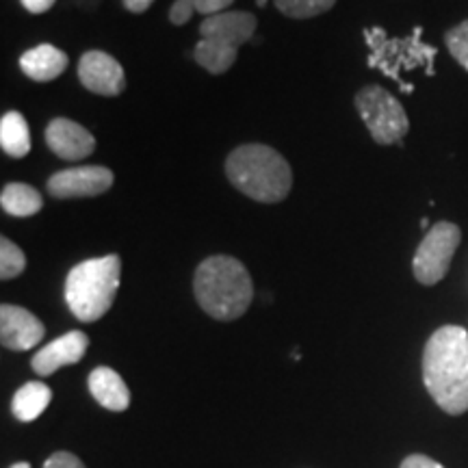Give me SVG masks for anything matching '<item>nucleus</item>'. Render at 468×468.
Masks as SVG:
<instances>
[{"label": "nucleus", "mask_w": 468, "mask_h": 468, "mask_svg": "<svg viewBox=\"0 0 468 468\" xmlns=\"http://www.w3.org/2000/svg\"><path fill=\"white\" fill-rule=\"evenodd\" d=\"M423 382L447 414L468 410V332L444 325L431 335L423 351Z\"/></svg>", "instance_id": "1"}, {"label": "nucleus", "mask_w": 468, "mask_h": 468, "mask_svg": "<svg viewBox=\"0 0 468 468\" xmlns=\"http://www.w3.org/2000/svg\"><path fill=\"white\" fill-rule=\"evenodd\" d=\"M196 300L204 313L218 321L243 317L254 297L250 271L232 256H210L196 269Z\"/></svg>", "instance_id": "2"}, {"label": "nucleus", "mask_w": 468, "mask_h": 468, "mask_svg": "<svg viewBox=\"0 0 468 468\" xmlns=\"http://www.w3.org/2000/svg\"><path fill=\"white\" fill-rule=\"evenodd\" d=\"M230 185L254 202L278 204L291 193L292 172L278 150L262 144H245L226 161Z\"/></svg>", "instance_id": "3"}, {"label": "nucleus", "mask_w": 468, "mask_h": 468, "mask_svg": "<svg viewBox=\"0 0 468 468\" xmlns=\"http://www.w3.org/2000/svg\"><path fill=\"white\" fill-rule=\"evenodd\" d=\"M122 278L117 254L90 259L72 267L66 278V302L72 314L83 324L102 319L113 306Z\"/></svg>", "instance_id": "4"}, {"label": "nucleus", "mask_w": 468, "mask_h": 468, "mask_svg": "<svg viewBox=\"0 0 468 468\" xmlns=\"http://www.w3.org/2000/svg\"><path fill=\"white\" fill-rule=\"evenodd\" d=\"M256 31V17L250 11H224L208 16L200 25V42L196 44V61L210 74H224L237 61L239 48L250 42Z\"/></svg>", "instance_id": "5"}, {"label": "nucleus", "mask_w": 468, "mask_h": 468, "mask_svg": "<svg viewBox=\"0 0 468 468\" xmlns=\"http://www.w3.org/2000/svg\"><path fill=\"white\" fill-rule=\"evenodd\" d=\"M420 27L412 31L410 37H388L384 33V28L371 27L365 31V39L368 50V66L379 69V72L393 79L395 83H399L401 91L412 93L414 87H408L403 83L401 72H410V69L423 68L427 74L434 76V58L438 50L434 46L425 44L420 39Z\"/></svg>", "instance_id": "6"}, {"label": "nucleus", "mask_w": 468, "mask_h": 468, "mask_svg": "<svg viewBox=\"0 0 468 468\" xmlns=\"http://www.w3.org/2000/svg\"><path fill=\"white\" fill-rule=\"evenodd\" d=\"M356 109L365 122L373 142L379 145L399 144L410 131L406 109L384 87L368 85L356 93Z\"/></svg>", "instance_id": "7"}, {"label": "nucleus", "mask_w": 468, "mask_h": 468, "mask_svg": "<svg viewBox=\"0 0 468 468\" xmlns=\"http://www.w3.org/2000/svg\"><path fill=\"white\" fill-rule=\"evenodd\" d=\"M460 241L462 230L452 221H441V224L431 226L417 248V254H414V278L425 286L441 282L447 276L449 267H452L453 254L460 248Z\"/></svg>", "instance_id": "8"}, {"label": "nucleus", "mask_w": 468, "mask_h": 468, "mask_svg": "<svg viewBox=\"0 0 468 468\" xmlns=\"http://www.w3.org/2000/svg\"><path fill=\"white\" fill-rule=\"evenodd\" d=\"M115 176L104 165H85L63 169L50 176L46 189L57 200H72V197L101 196L113 186Z\"/></svg>", "instance_id": "9"}, {"label": "nucleus", "mask_w": 468, "mask_h": 468, "mask_svg": "<svg viewBox=\"0 0 468 468\" xmlns=\"http://www.w3.org/2000/svg\"><path fill=\"white\" fill-rule=\"evenodd\" d=\"M79 80L98 96H120L126 90V74L115 57L102 50H90L79 61Z\"/></svg>", "instance_id": "10"}, {"label": "nucleus", "mask_w": 468, "mask_h": 468, "mask_svg": "<svg viewBox=\"0 0 468 468\" xmlns=\"http://www.w3.org/2000/svg\"><path fill=\"white\" fill-rule=\"evenodd\" d=\"M44 324L27 308L3 303L0 308V341L11 351H27L44 338Z\"/></svg>", "instance_id": "11"}, {"label": "nucleus", "mask_w": 468, "mask_h": 468, "mask_svg": "<svg viewBox=\"0 0 468 468\" xmlns=\"http://www.w3.org/2000/svg\"><path fill=\"white\" fill-rule=\"evenodd\" d=\"M46 144L58 159L80 161L96 150V139L85 126L66 117H57L46 128Z\"/></svg>", "instance_id": "12"}, {"label": "nucleus", "mask_w": 468, "mask_h": 468, "mask_svg": "<svg viewBox=\"0 0 468 468\" xmlns=\"http://www.w3.org/2000/svg\"><path fill=\"white\" fill-rule=\"evenodd\" d=\"M87 347H90V338L85 332L72 330L68 335L55 338V341L46 345L33 356L31 367L37 376H52L61 367L76 365L85 356Z\"/></svg>", "instance_id": "13"}, {"label": "nucleus", "mask_w": 468, "mask_h": 468, "mask_svg": "<svg viewBox=\"0 0 468 468\" xmlns=\"http://www.w3.org/2000/svg\"><path fill=\"white\" fill-rule=\"evenodd\" d=\"M90 393L93 399L111 412H124L131 406V390L122 376L109 367L93 368L90 376Z\"/></svg>", "instance_id": "14"}, {"label": "nucleus", "mask_w": 468, "mask_h": 468, "mask_svg": "<svg viewBox=\"0 0 468 468\" xmlns=\"http://www.w3.org/2000/svg\"><path fill=\"white\" fill-rule=\"evenodd\" d=\"M20 68L31 80L48 83L66 72L68 55L52 44H39L22 55Z\"/></svg>", "instance_id": "15"}, {"label": "nucleus", "mask_w": 468, "mask_h": 468, "mask_svg": "<svg viewBox=\"0 0 468 468\" xmlns=\"http://www.w3.org/2000/svg\"><path fill=\"white\" fill-rule=\"evenodd\" d=\"M52 399V390L44 382H28L22 386L20 390L14 395L11 401V412L17 420L22 423H31L48 408Z\"/></svg>", "instance_id": "16"}, {"label": "nucleus", "mask_w": 468, "mask_h": 468, "mask_svg": "<svg viewBox=\"0 0 468 468\" xmlns=\"http://www.w3.org/2000/svg\"><path fill=\"white\" fill-rule=\"evenodd\" d=\"M0 207L11 218H31V215L39 213L44 207L42 196L37 189L25 183H11L3 189L0 196Z\"/></svg>", "instance_id": "17"}, {"label": "nucleus", "mask_w": 468, "mask_h": 468, "mask_svg": "<svg viewBox=\"0 0 468 468\" xmlns=\"http://www.w3.org/2000/svg\"><path fill=\"white\" fill-rule=\"evenodd\" d=\"M0 145L14 159H22L31 152V133L27 120L17 111H9L0 120Z\"/></svg>", "instance_id": "18"}, {"label": "nucleus", "mask_w": 468, "mask_h": 468, "mask_svg": "<svg viewBox=\"0 0 468 468\" xmlns=\"http://www.w3.org/2000/svg\"><path fill=\"white\" fill-rule=\"evenodd\" d=\"M280 14L295 20H308V17L321 16L336 5V0H273Z\"/></svg>", "instance_id": "19"}, {"label": "nucleus", "mask_w": 468, "mask_h": 468, "mask_svg": "<svg viewBox=\"0 0 468 468\" xmlns=\"http://www.w3.org/2000/svg\"><path fill=\"white\" fill-rule=\"evenodd\" d=\"M27 269V256L25 251L7 237L0 239V278L14 280L20 276Z\"/></svg>", "instance_id": "20"}, {"label": "nucleus", "mask_w": 468, "mask_h": 468, "mask_svg": "<svg viewBox=\"0 0 468 468\" xmlns=\"http://www.w3.org/2000/svg\"><path fill=\"white\" fill-rule=\"evenodd\" d=\"M444 44L452 57L468 72V20L460 22L444 33Z\"/></svg>", "instance_id": "21"}, {"label": "nucleus", "mask_w": 468, "mask_h": 468, "mask_svg": "<svg viewBox=\"0 0 468 468\" xmlns=\"http://www.w3.org/2000/svg\"><path fill=\"white\" fill-rule=\"evenodd\" d=\"M196 3L193 0H176L169 9V22L176 27H183L191 20L193 14H196Z\"/></svg>", "instance_id": "22"}, {"label": "nucleus", "mask_w": 468, "mask_h": 468, "mask_svg": "<svg viewBox=\"0 0 468 468\" xmlns=\"http://www.w3.org/2000/svg\"><path fill=\"white\" fill-rule=\"evenodd\" d=\"M44 468H85V464L76 458L74 453L57 452V453H52L48 460H46Z\"/></svg>", "instance_id": "23"}, {"label": "nucleus", "mask_w": 468, "mask_h": 468, "mask_svg": "<svg viewBox=\"0 0 468 468\" xmlns=\"http://www.w3.org/2000/svg\"><path fill=\"white\" fill-rule=\"evenodd\" d=\"M196 3L197 14L202 16H215V14H224V11L230 7L234 0H193Z\"/></svg>", "instance_id": "24"}, {"label": "nucleus", "mask_w": 468, "mask_h": 468, "mask_svg": "<svg viewBox=\"0 0 468 468\" xmlns=\"http://www.w3.org/2000/svg\"><path fill=\"white\" fill-rule=\"evenodd\" d=\"M401 468H444V466L438 464L436 460L427 458V455L414 453V455H408V458L401 462Z\"/></svg>", "instance_id": "25"}, {"label": "nucleus", "mask_w": 468, "mask_h": 468, "mask_svg": "<svg viewBox=\"0 0 468 468\" xmlns=\"http://www.w3.org/2000/svg\"><path fill=\"white\" fill-rule=\"evenodd\" d=\"M22 7H25L28 14H46L57 0H20Z\"/></svg>", "instance_id": "26"}, {"label": "nucleus", "mask_w": 468, "mask_h": 468, "mask_svg": "<svg viewBox=\"0 0 468 468\" xmlns=\"http://www.w3.org/2000/svg\"><path fill=\"white\" fill-rule=\"evenodd\" d=\"M154 0H124V7L131 11V14H144L152 7Z\"/></svg>", "instance_id": "27"}, {"label": "nucleus", "mask_w": 468, "mask_h": 468, "mask_svg": "<svg viewBox=\"0 0 468 468\" xmlns=\"http://www.w3.org/2000/svg\"><path fill=\"white\" fill-rule=\"evenodd\" d=\"M11 468H31V464H28V462H17V464H14Z\"/></svg>", "instance_id": "28"}, {"label": "nucleus", "mask_w": 468, "mask_h": 468, "mask_svg": "<svg viewBox=\"0 0 468 468\" xmlns=\"http://www.w3.org/2000/svg\"><path fill=\"white\" fill-rule=\"evenodd\" d=\"M256 3H259V5H261V7H262V5H265V3H267V0H256Z\"/></svg>", "instance_id": "29"}]
</instances>
